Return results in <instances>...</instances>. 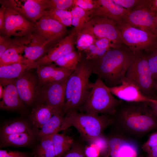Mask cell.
Wrapping results in <instances>:
<instances>
[{"label":"cell","mask_w":157,"mask_h":157,"mask_svg":"<svg viewBox=\"0 0 157 157\" xmlns=\"http://www.w3.org/2000/svg\"><path fill=\"white\" fill-rule=\"evenodd\" d=\"M111 116L117 130L131 137L141 138L157 131V115L147 102L123 101Z\"/></svg>","instance_id":"6da1fadb"},{"label":"cell","mask_w":157,"mask_h":157,"mask_svg":"<svg viewBox=\"0 0 157 157\" xmlns=\"http://www.w3.org/2000/svg\"><path fill=\"white\" fill-rule=\"evenodd\" d=\"M134 54L130 50L111 49L102 57L91 62L92 72L108 87L121 85Z\"/></svg>","instance_id":"7a4b0ae2"},{"label":"cell","mask_w":157,"mask_h":157,"mask_svg":"<svg viewBox=\"0 0 157 157\" xmlns=\"http://www.w3.org/2000/svg\"><path fill=\"white\" fill-rule=\"evenodd\" d=\"M90 60H82L68 78L66 85L65 98L63 113L78 111L84 104L90 93L92 83L89 78L92 72Z\"/></svg>","instance_id":"3957f363"},{"label":"cell","mask_w":157,"mask_h":157,"mask_svg":"<svg viewBox=\"0 0 157 157\" xmlns=\"http://www.w3.org/2000/svg\"><path fill=\"white\" fill-rule=\"evenodd\" d=\"M65 115L59 131L73 126L79 132L83 139L88 143L102 134L104 130L113 124L111 116L106 115H99L73 111Z\"/></svg>","instance_id":"277c9868"},{"label":"cell","mask_w":157,"mask_h":157,"mask_svg":"<svg viewBox=\"0 0 157 157\" xmlns=\"http://www.w3.org/2000/svg\"><path fill=\"white\" fill-rule=\"evenodd\" d=\"M122 101L115 98L104 81L97 78L92 83L91 88L80 112L95 115L101 113L113 115Z\"/></svg>","instance_id":"5b68a950"},{"label":"cell","mask_w":157,"mask_h":157,"mask_svg":"<svg viewBox=\"0 0 157 157\" xmlns=\"http://www.w3.org/2000/svg\"><path fill=\"white\" fill-rule=\"evenodd\" d=\"M117 24L122 43L134 55L152 52L157 49L156 34L133 26L122 21Z\"/></svg>","instance_id":"8992f818"},{"label":"cell","mask_w":157,"mask_h":157,"mask_svg":"<svg viewBox=\"0 0 157 157\" xmlns=\"http://www.w3.org/2000/svg\"><path fill=\"white\" fill-rule=\"evenodd\" d=\"M125 79L137 86L144 96L156 99L155 81L149 67L147 56L143 53L134 55Z\"/></svg>","instance_id":"52a82bcc"},{"label":"cell","mask_w":157,"mask_h":157,"mask_svg":"<svg viewBox=\"0 0 157 157\" xmlns=\"http://www.w3.org/2000/svg\"><path fill=\"white\" fill-rule=\"evenodd\" d=\"M82 29L92 33L97 39L106 38L117 48L122 43L121 35L116 22L108 18L94 17L87 23Z\"/></svg>","instance_id":"ba28073f"},{"label":"cell","mask_w":157,"mask_h":157,"mask_svg":"<svg viewBox=\"0 0 157 157\" xmlns=\"http://www.w3.org/2000/svg\"><path fill=\"white\" fill-rule=\"evenodd\" d=\"M48 0H0L1 5L16 11L27 20L36 23L47 8Z\"/></svg>","instance_id":"9c48e42d"},{"label":"cell","mask_w":157,"mask_h":157,"mask_svg":"<svg viewBox=\"0 0 157 157\" xmlns=\"http://www.w3.org/2000/svg\"><path fill=\"white\" fill-rule=\"evenodd\" d=\"M35 24L29 21L14 10L6 7L4 29L3 33L10 37L11 36L22 37L34 31Z\"/></svg>","instance_id":"30bf717a"},{"label":"cell","mask_w":157,"mask_h":157,"mask_svg":"<svg viewBox=\"0 0 157 157\" xmlns=\"http://www.w3.org/2000/svg\"><path fill=\"white\" fill-rule=\"evenodd\" d=\"M122 21L133 26L156 35L155 17L148 7L147 0H143L131 10Z\"/></svg>","instance_id":"8fae6325"},{"label":"cell","mask_w":157,"mask_h":157,"mask_svg":"<svg viewBox=\"0 0 157 157\" xmlns=\"http://www.w3.org/2000/svg\"><path fill=\"white\" fill-rule=\"evenodd\" d=\"M68 78L44 85L42 91L43 100L45 104L52 108L55 111L63 113Z\"/></svg>","instance_id":"7c38bea8"},{"label":"cell","mask_w":157,"mask_h":157,"mask_svg":"<svg viewBox=\"0 0 157 157\" xmlns=\"http://www.w3.org/2000/svg\"><path fill=\"white\" fill-rule=\"evenodd\" d=\"M18 39L25 47L24 57L32 62L36 61L42 57L46 52V46L50 42L35 32Z\"/></svg>","instance_id":"4fadbf2b"},{"label":"cell","mask_w":157,"mask_h":157,"mask_svg":"<svg viewBox=\"0 0 157 157\" xmlns=\"http://www.w3.org/2000/svg\"><path fill=\"white\" fill-rule=\"evenodd\" d=\"M76 33L74 29L53 47L48 50L47 54L36 62L40 66L50 65L64 55L74 50Z\"/></svg>","instance_id":"5bb4252c"},{"label":"cell","mask_w":157,"mask_h":157,"mask_svg":"<svg viewBox=\"0 0 157 157\" xmlns=\"http://www.w3.org/2000/svg\"><path fill=\"white\" fill-rule=\"evenodd\" d=\"M95 8L90 11L91 19L94 17L108 18L117 23L122 21L130 10L115 3L113 0H96Z\"/></svg>","instance_id":"9a60e30c"},{"label":"cell","mask_w":157,"mask_h":157,"mask_svg":"<svg viewBox=\"0 0 157 157\" xmlns=\"http://www.w3.org/2000/svg\"><path fill=\"white\" fill-rule=\"evenodd\" d=\"M33 31L50 42L64 35L67 30L66 26L56 20L43 16L35 23Z\"/></svg>","instance_id":"2e32d148"},{"label":"cell","mask_w":157,"mask_h":157,"mask_svg":"<svg viewBox=\"0 0 157 157\" xmlns=\"http://www.w3.org/2000/svg\"><path fill=\"white\" fill-rule=\"evenodd\" d=\"M107 138L108 150L103 157H138L137 147L131 142L118 135Z\"/></svg>","instance_id":"e0dca14e"},{"label":"cell","mask_w":157,"mask_h":157,"mask_svg":"<svg viewBox=\"0 0 157 157\" xmlns=\"http://www.w3.org/2000/svg\"><path fill=\"white\" fill-rule=\"evenodd\" d=\"M118 99L127 102H149L150 98L143 95L138 87L125 78L119 85L108 87Z\"/></svg>","instance_id":"ac0fdd59"},{"label":"cell","mask_w":157,"mask_h":157,"mask_svg":"<svg viewBox=\"0 0 157 157\" xmlns=\"http://www.w3.org/2000/svg\"><path fill=\"white\" fill-rule=\"evenodd\" d=\"M37 80L33 75L27 71L15 80V84L19 97L22 101L30 104L38 92Z\"/></svg>","instance_id":"d6986e66"},{"label":"cell","mask_w":157,"mask_h":157,"mask_svg":"<svg viewBox=\"0 0 157 157\" xmlns=\"http://www.w3.org/2000/svg\"><path fill=\"white\" fill-rule=\"evenodd\" d=\"M74 71L51 64L40 66L37 68L36 72L40 83L44 85L68 78Z\"/></svg>","instance_id":"ffe728a7"},{"label":"cell","mask_w":157,"mask_h":157,"mask_svg":"<svg viewBox=\"0 0 157 157\" xmlns=\"http://www.w3.org/2000/svg\"><path fill=\"white\" fill-rule=\"evenodd\" d=\"M25 48L18 39L13 40L10 47L0 56V66L15 63L38 64L36 61H31L22 55Z\"/></svg>","instance_id":"44dd1931"},{"label":"cell","mask_w":157,"mask_h":157,"mask_svg":"<svg viewBox=\"0 0 157 157\" xmlns=\"http://www.w3.org/2000/svg\"><path fill=\"white\" fill-rule=\"evenodd\" d=\"M0 83L4 86V92L0 107L5 109H15L21 107L22 101L20 98L15 84V80Z\"/></svg>","instance_id":"7402d4cb"},{"label":"cell","mask_w":157,"mask_h":157,"mask_svg":"<svg viewBox=\"0 0 157 157\" xmlns=\"http://www.w3.org/2000/svg\"><path fill=\"white\" fill-rule=\"evenodd\" d=\"M39 67L38 64L15 63L0 66V83L14 80L30 69Z\"/></svg>","instance_id":"603a6c76"},{"label":"cell","mask_w":157,"mask_h":157,"mask_svg":"<svg viewBox=\"0 0 157 157\" xmlns=\"http://www.w3.org/2000/svg\"><path fill=\"white\" fill-rule=\"evenodd\" d=\"M35 134L33 131L0 136V147L27 146L34 141Z\"/></svg>","instance_id":"cb8c5ba5"},{"label":"cell","mask_w":157,"mask_h":157,"mask_svg":"<svg viewBox=\"0 0 157 157\" xmlns=\"http://www.w3.org/2000/svg\"><path fill=\"white\" fill-rule=\"evenodd\" d=\"M56 111L46 104L40 105L33 108L31 117L33 124L36 127L41 128Z\"/></svg>","instance_id":"d4e9b609"},{"label":"cell","mask_w":157,"mask_h":157,"mask_svg":"<svg viewBox=\"0 0 157 157\" xmlns=\"http://www.w3.org/2000/svg\"><path fill=\"white\" fill-rule=\"evenodd\" d=\"M64 115L62 112H55L38 132L40 138L52 135L58 133L59 131Z\"/></svg>","instance_id":"484cf974"},{"label":"cell","mask_w":157,"mask_h":157,"mask_svg":"<svg viewBox=\"0 0 157 157\" xmlns=\"http://www.w3.org/2000/svg\"><path fill=\"white\" fill-rule=\"evenodd\" d=\"M52 139L56 157H60L65 154L71 148L74 142L72 137L58 133L53 135Z\"/></svg>","instance_id":"4316f807"},{"label":"cell","mask_w":157,"mask_h":157,"mask_svg":"<svg viewBox=\"0 0 157 157\" xmlns=\"http://www.w3.org/2000/svg\"><path fill=\"white\" fill-rule=\"evenodd\" d=\"M72 25L76 34L91 19L90 11L85 10L76 6H74L71 10Z\"/></svg>","instance_id":"83f0119b"},{"label":"cell","mask_w":157,"mask_h":157,"mask_svg":"<svg viewBox=\"0 0 157 157\" xmlns=\"http://www.w3.org/2000/svg\"><path fill=\"white\" fill-rule=\"evenodd\" d=\"M82 58L81 52L74 50L62 56L54 63L60 67L74 70Z\"/></svg>","instance_id":"f1b7e54d"},{"label":"cell","mask_w":157,"mask_h":157,"mask_svg":"<svg viewBox=\"0 0 157 157\" xmlns=\"http://www.w3.org/2000/svg\"><path fill=\"white\" fill-rule=\"evenodd\" d=\"M33 131L27 122L15 121L4 125L0 130V136Z\"/></svg>","instance_id":"f546056e"},{"label":"cell","mask_w":157,"mask_h":157,"mask_svg":"<svg viewBox=\"0 0 157 157\" xmlns=\"http://www.w3.org/2000/svg\"><path fill=\"white\" fill-rule=\"evenodd\" d=\"M52 136H44L40 138V144L33 152L34 157H56Z\"/></svg>","instance_id":"4dcf8cb0"},{"label":"cell","mask_w":157,"mask_h":157,"mask_svg":"<svg viewBox=\"0 0 157 157\" xmlns=\"http://www.w3.org/2000/svg\"><path fill=\"white\" fill-rule=\"evenodd\" d=\"M43 16L49 17L66 27L72 25L71 11L57 9L46 10L44 12Z\"/></svg>","instance_id":"1f68e13d"},{"label":"cell","mask_w":157,"mask_h":157,"mask_svg":"<svg viewBox=\"0 0 157 157\" xmlns=\"http://www.w3.org/2000/svg\"><path fill=\"white\" fill-rule=\"evenodd\" d=\"M75 43L78 51H84L92 44H94L97 39L90 32L82 29L76 35Z\"/></svg>","instance_id":"d6a6232c"},{"label":"cell","mask_w":157,"mask_h":157,"mask_svg":"<svg viewBox=\"0 0 157 157\" xmlns=\"http://www.w3.org/2000/svg\"><path fill=\"white\" fill-rule=\"evenodd\" d=\"M89 145H92L99 151L101 156H105L107 153L108 144L107 138L102 134L94 138L88 143Z\"/></svg>","instance_id":"836d02e7"},{"label":"cell","mask_w":157,"mask_h":157,"mask_svg":"<svg viewBox=\"0 0 157 157\" xmlns=\"http://www.w3.org/2000/svg\"><path fill=\"white\" fill-rule=\"evenodd\" d=\"M74 5V0H48L47 8L67 10Z\"/></svg>","instance_id":"e575fe53"},{"label":"cell","mask_w":157,"mask_h":157,"mask_svg":"<svg viewBox=\"0 0 157 157\" xmlns=\"http://www.w3.org/2000/svg\"><path fill=\"white\" fill-rule=\"evenodd\" d=\"M110 49L99 48L94 44H92L84 51L86 54L85 58L89 60L98 59Z\"/></svg>","instance_id":"d590c367"},{"label":"cell","mask_w":157,"mask_h":157,"mask_svg":"<svg viewBox=\"0 0 157 157\" xmlns=\"http://www.w3.org/2000/svg\"><path fill=\"white\" fill-rule=\"evenodd\" d=\"M85 147L81 143L74 141L70 149L60 157H87L84 153Z\"/></svg>","instance_id":"8d00e7d4"},{"label":"cell","mask_w":157,"mask_h":157,"mask_svg":"<svg viewBox=\"0 0 157 157\" xmlns=\"http://www.w3.org/2000/svg\"><path fill=\"white\" fill-rule=\"evenodd\" d=\"M149 68L155 81L157 79V53L154 52L149 56H147Z\"/></svg>","instance_id":"74e56055"},{"label":"cell","mask_w":157,"mask_h":157,"mask_svg":"<svg viewBox=\"0 0 157 157\" xmlns=\"http://www.w3.org/2000/svg\"><path fill=\"white\" fill-rule=\"evenodd\" d=\"M96 5V0H74V6H76L87 11L94 10Z\"/></svg>","instance_id":"f35d334b"},{"label":"cell","mask_w":157,"mask_h":157,"mask_svg":"<svg viewBox=\"0 0 157 157\" xmlns=\"http://www.w3.org/2000/svg\"><path fill=\"white\" fill-rule=\"evenodd\" d=\"M157 146V131L152 133L147 141L142 146V149L145 152L151 148Z\"/></svg>","instance_id":"ab89813d"},{"label":"cell","mask_w":157,"mask_h":157,"mask_svg":"<svg viewBox=\"0 0 157 157\" xmlns=\"http://www.w3.org/2000/svg\"><path fill=\"white\" fill-rule=\"evenodd\" d=\"M118 5L125 8L131 10L132 8H134L141 3L143 0H113Z\"/></svg>","instance_id":"60d3db41"},{"label":"cell","mask_w":157,"mask_h":157,"mask_svg":"<svg viewBox=\"0 0 157 157\" xmlns=\"http://www.w3.org/2000/svg\"><path fill=\"white\" fill-rule=\"evenodd\" d=\"M94 44L98 47L102 49H111L117 48L110 40L104 38L97 39Z\"/></svg>","instance_id":"b9f144b4"},{"label":"cell","mask_w":157,"mask_h":157,"mask_svg":"<svg viewBox=\"0 0 157 157\" xmlns=\"http://www.w3.org/2000/svg\"><path fill=\"white\" fill-rule=\"evenodd\" d=\"M13 40L5 36H0V56L8 49L13 42Z\"/></svg>","instance_id":"7bdbcfd3"},{"label":"cell","mask_w":157,"mask_h":157,"mask_svg":"<svg viewBox=\"0 0 157 157\" xmlns=\"http://www.w3.org/2000/svg\"><path fill=\"white\" fill-rule=\"evenodd\" d=\"M84 153L87 157H99L101 156L99 150L92 145L85 147Z\"/></svg>","instance_id":"ee69618b"},{"label":"cell","mask_w":157,"mask_h":157,"mask_svg":"<svg viewBox=\"0 0 157 157\" xmlns=\"http://www.w3.org/2000/svg\"><path fill=\"white\" fill-rule=\"evenodd\" d=\"M5 10L6 7L1 5L0 8V31L2 33L4 29Z\"/></svg>","instance_id":"f6af8a7d"},{"label":"cell","mask_w":157,"mask_h":157,"mask_svg":"<svg viewBox=\"0 0 157 157\" xmlns=\"http://www.w3.org/2000/svg\"><path fill=\"white\" fill-rule=\"evenodd\" d=\"M22 152L17 151H10L6 150H0V157H16Z\"/></svg>","instance_id":"bcb514c9"},{"label":"cell","mask_w":157,"mask_h":157,"mask_svg":"<svg viewBox=\"0 0 157 157\" xmlns=\"http://www.w3.org/2000/svg\"><path fill=\"white\" fill-rule=\"evenodd\" d=\"M147 4L154 16H157V0H147Z\"/></svg>","instance_id":"7dc6e473"},{"label":"cell","mask_w":157,"mask_h":157,"mask_svg":"<svg viewBox=\"0 0 157 157\" xmlns=\"http://www.w3.org/2000/svg\"><path fill=\"white\" fill-rule=\"evenodd\" d=\"M147 102L154 112L157 115V100L150 99L149 101Z\"/></svg>","instance_id":"c3c4849f"},{"label":"cell","mask_w":157,"mask_h":157,"mask_svg":"<svg viewBox=\"0 0 157 157\" xmlns=\"http://www.w3.org/2000/svg\"><path fill=\"white\" fill-rule=\"evenodd\" d=\"M145 153L147 157H157V146L151 148Z\"/></svg>","instance_id":"681fc988"},{"label":"cell","mask_w":157,"mask_h":157,"mask_svg":"<svg viewBox=\"0 0 157 157\" xmlns=\"http://www.w3.org/2000/svg\"><path fill=\"white\" fill-rule=\"evenodd\" d=\"M4 89L3 85L0 84V98L2 99L4 94Z\"/></svg>","instance_id":"f907efd6"},{"label":"cell","mask_w":157,"mask_h":157,"mask_svg":"<svg viewBox=\"0 0 157 157\" xmlns=\"http://www.w3.org/2000/svg\"><path fill=\"white\" fill-rule=\"evenodd\" d=\"M155 22L156 26V32L157 35V16L155 17Z\"/></svg>","instance_id":"816d5d0a"},{"label":"cell","mask_w":157,"mask_h":157,"mask_svg":"<svg viewBox=\"0 0 157 157\" xmlns=\"http://www.w3.org/2000/svg\"><path fill=\"white\" fill-rule=\"evenodd\" d=\"M155 90L156 94V99L157 100V79L155 81Z\"/></svg>","instance_id":"f5cc1de1"},{"label":"cell","mask_w":157,"mask_h":157,"mask_svg":"<svg viewBox=\"0 0 157 157\" xmlns=\"http://www.w3.org/2000/svg\"><path fill=\"white\" fill-rule=\"evenodd\" d=\"M16 157H27V156L24 154L23 152H21V153L18 155Z\"/></svg>","instance_id":"db71d44e"},{"label":"cell","mask_w":157,"mask_h":157,"mask_svg":"<svg viewBox=\"0 0 157 157\" xmlns=\"http://www.w3.org/2000/svg\"><path fill=\"white\" fill-rule=\"evenodd\" d=\"M138 157H144L142 156L141 155V156H139Z\"/></svg>","instance_id":"11a10c76"},{"label":"cell","mask_w":157,"mask_h":157,"mask_svg":"<svg viewBox=\"0 0 157 157\" xmlns=\"http://www.w3.org/2000/svg\"><path fill=\"white\" fill-rule=\"evenodd\" d=\"M154 52H156L157 53V49Z\"/></svg>","instance_id":"9f6ffc18"}]
</instances>
